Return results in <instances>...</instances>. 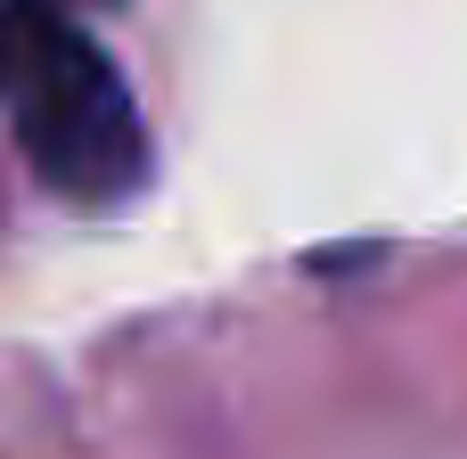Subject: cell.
Wrapping results in <instances>:
<instances>
[{
	"label": "cell",
	"instance_id": "obj_1",
	"mask_svg": "<svg viewBox=\"0 0 467 459\" xmlns=\"http://www.w3.org/2000/svg\"><path fill=\"white\" fill-rule=\"evenodd\" d=\"M0 115L33 164L74 205H123L148 181V123L115 57L82 33V16L16 8L0 16Z\"/></svg>",
	"mask_w": 467,
	"mask_h": 459
},
{
	"label": "cell",
	"instance_id": "obj_2",
	"mask_svg": "<svg viewBox=\"0 0 467 459\" xmlns=\"http://www.w3.org/2000/svg\"><path fill=\"white\" fill-rule=\"evenodd\" d=\"M16 8H57V16H74V8H99V0H0V16H16Z\"/></svg>",
	"mask_w": 467,
	"mask_h": 459
}]
</instances>
